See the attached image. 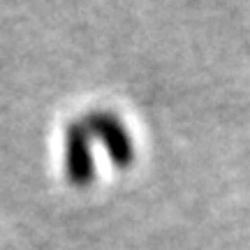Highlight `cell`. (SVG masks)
I'll return each mask as SVG.
<instances>
[{
	"label": "cell",
	"mask_w": 250,
	"mask_h": 250,
	"mask_svg": "<svg viewBox=\"0 0 250 250\" xmlns=\"http://www.w3.org/2000/svg\"><path fill=\"white\" fill-rule=\"evenodd\" d=\"M83 125L90 132V137H98L109 151L111 160L125 167L132 162V142L130 134L125 132L123 123L109 111H93L83 118Z\"/></svg>",
	"instance_id": "6da1fadb"
},
{
	"label": "cell",
	"mask_w": 250,
	"mask_h": 250,
	"mask_svg": "<svg viewBox=\"0 0 250 250\" xmlns=\"http://www.w3.org/2000/svg\"><path fill=\"white\" fill-rule=\"evenodd\" d=\"M90 132L83 121L72 123L65 132V167L70 181L86 186L93 179V153H90Z\"/></svg>",
	"instance_id": "7a4b0ae2"
}]
</instances>
